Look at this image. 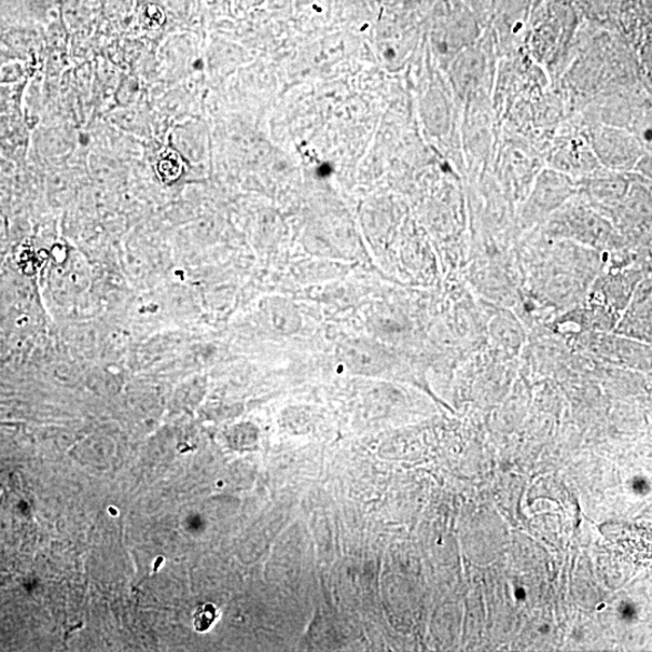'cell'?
<instances>
[{
	"label": "cell",
	"mask_w": 652,
	"mask_h": 652,
	"mask_svg": "<svg viewBox=\"0 0 652 652\" xmlns=\"http://www.w3.org/2000/svg\"><path fill=\"white\" fill-rule=\"evenodd\" d=\"M22 91V82L0 84V116H19Z\"/></svg>",
	"instance_id": "8992f818"
},
{
	"label": "cell",
	"mask_w": 652,
	"mask_h": 652,
	"mask_svg": "<svg viewBox=\"0 0 652 652\" xmlns=\"http://www.w3.org/2000/svg\"><path fill=\"white\" fill-rule=\"evenodd\" d=\"M569 195V189L565 185L560 188L553 184H540L535 191V195L531 200L530 210L532 212V219L543 217L551 212L553 208L560 205L563 200Z\"/></svg>",
	"instance_id": "5b68a950"
},
{
	"label": "cell",
	"mask_w": 652,
	"mask_h": 652,
	"mask_svg": "<svg viewBox=\"0 0 652 652\" xmlns=\"http://www.w3.org/2000/svg\"><path fill=\"white\" fill-rule=\"evenodd\" d=\"M556 232L595 249L613 247L618 240L604 219L582 208L565 213L558 221Z\"/></svg>",
	"instance_id": "6da1fadb"
},
{
	"label": "cell",
	"mask_w": 652,
	"mask_h": 652,
	"mask_svg": "<svg viewBox=\"0 0 652 652\" xmlns=\"http://www.w3.org/2000/svg\"><path fill=\"white\" fill-rule=\"evenodd\" d=\"M26 132L19 116H0V154L18 157L24 151Z\"/></svg>",
	"instance_id": "3957f363"
},
{
	"label": "cell",
	"mask_w": 652,
	"mask_h": 652,
	"mask_svg": "<svg viewBox=\"0 0 652 652\" xmlns=\"http://www.w3.org/2000/svg\"><path fill=\"white\" fill-rule=\"evenodd\" d=\"M614 334L650 342L651 339V280L638 283L628 303L626 311L619 319Z\"/></svg>",
	"instance_id": "7a4b0ae2"
},
{
	"label": "cell",
	"mask_w": 652,
	"mask_h": 652,
	"mask_svg": "<svg viewBox=\"0 0 652 652\" xmlns=\"http://www.w3.org/2000/svg\"><path fill=\"white\" fill-rule=\"evenodd\" d=\"M269 322L275 331L294 332L299 329V313L293 304L282 300H270L265 308Z\"/></svg>",
	"instance_id": "277c9868"
}]
</instances>
